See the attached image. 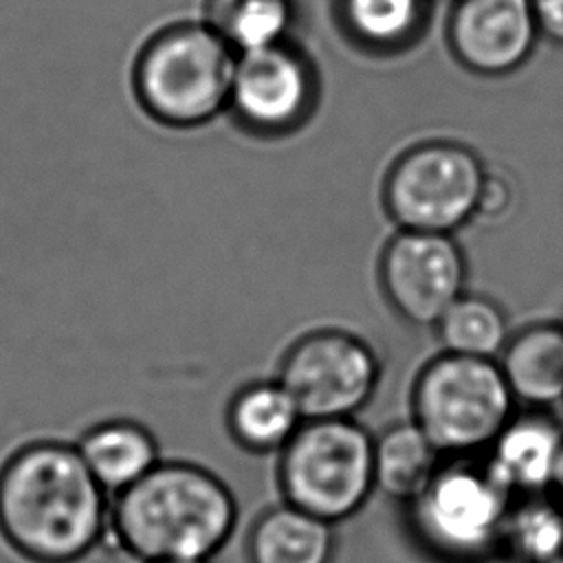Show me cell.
Listing matches in <instances>:
<instances>
[{
  "instance_id": "cell-1",
  "label": "cell",
  "mask_w": 563,
  "mask_h": 563,
  "mask_svg": "<svg viewBox=\"0 0 563 563\" xmlns=\"http://www.w3.org/2000/svg\"><path fill=\"white\" fill-rule=\"evenodd\" d=\"M108 528V493L75 444L35 440L0 464V534L22 559L77 563Z\"/></svg>"
},
{
  "instance_id": "cell-2",
  "label": "cell",
  "mask_w": 563,
  "mask_h": 563,
  "mask_svg": "<svg viewBox=\"0 0 563 563\" xmlns=\"http://www.w3.org/2000/svg\"><path fill=\"white\" fill-rule=\"evenodd\" d=\"M235 521V497L218 475L189 462H158L114 495L108 530L143 563L209 561Z\"/></svg>"
},
{
  "instance_id": "cell-3",
  "label": "cell",
  "mask_w": 563,
  "mask_h": 563,
  "mask_svg": "<svg viewBox=\"0 0 563 563\" xmlns=\"http://www.w3.org/2000/svg\"><path fill=\"white\" fill-rule=\"evenodd\" d=\"M235 64V48L211 24L163 26L136 55L134 97L156 123L202 125L231 103Z\"/></svg>"
},
{
  "instance_id": "cell-4",
  "label": "cell",
  "mask_w": 563,
  "mask_h": 563,
  "mask_svg": "<svg viewBox=\"0 0 563 563\" xmlns=\"http://www.w3.org/2000/svg\"><path fill=\"white\" fill-rule=\"evenodd\" d=\"M279 453L284 501L332 526L354 517L374 490V438L352 418L303 420Z\"/></svg>"
},
{
  "instance_id": "cell-5",
  "label": "cell",
  "mask_w": 563,
  "mask_h": 563,
  "mask_svg": "<svg viewBox=\"0 0 563 563\" xmlns=\"http://www.w3.org/2000/svg\"><path fill=\"white\" fill-rule=\"evenodd\" d=\"M413 422L442 455L488 449L512 418L515 396L499 361L444 352L413 385Z\"/></svg>"
},
{
  "instance_id": "cell-6",
  "label": "cell",
  "mask_w": 563,
  "mask_h": 563,
  "mask_svg": "<svg viewBox=\"0 0 563 563\" xmlns=\"http://www.w3.org/2000/svg\"><path fill=\"white\" fill-rule=\"evenodd\" d=\"M407 508L411 532L427 552L449 563H473L504 539L512 495L486 462L457 457L442 464Z\"/></svg>"
},
{
  "instance_id": "cell-7",
  "label": "cell",
  "mask_w": 563,
  "mask_h": 563,
  "mask_svg": "<svg viewBox=\"0 0 563 563\" xmlns=\"http://www.w3.org/2000/svg\"><path fill=\"white\" fill-rule=\"evenodd\" d=\"M479 158L457 143L407 150L385 180V207L402 231L453 233L477 209L486 183Z\"/></svg>"
},
{
  "instance_id": "cell-8",
  "label": "cell",
  "mask_w": 563,
  "mask_h": 563,
  "mask_svg": "<svg viewBox=\"0 0 563 563\" xmlns=\"http://www.w3.org/2000/svg\"><path fill=\"white\" fill-rule=\"evenodd\" d=\"M279 383L295 398L303 420L352 418L376 389L378 361L361 339L321 330L290 347Z\"/></svg>"
},
{
  "instance_id": "cell-9",
  "label": "cell",
  "mask_w": 563,
  "mask_h": 563,
  "mask_svg": "<svg viewBox=\"0 0 563 563\" xmlns=\"http://www.w3.org/2000/svg\"><path fill=\"white\" fill-rule=\"evenodd\" d=\"M389 303L413 325H435L464 295L466 262L449 233L400 231L380 262Z\"/></svg>"
},
{
  "instance_id": "cell-10",
  "label": "cell",
  "mask_w": 563,
  "mask_h": 563,
  "mask_svg": "<svg viewBox=\"0 0 563 563\" xmlns=\"http://www.w3.org/2000/svg\"><path fill=\"white\" fill-rule=\"evenodd\" d=\"M314 77L306 57L286 42L238 55L231 103L257 132H286L308 112Z\"/></svg>"
},
{
  "instance_id": "cell-11",
  "label": "cell",
  "mask_w": 563,
  "mask_h": 563,
  "mask_svg": "<svg viewBox=\"0 0 563 563\" xmlns=\"http://www.w3.org/2000/svg\"><path fill=\"white\" fill-rule=\"evenodd\" d=\"M541 37L532 0H457L449 44L462 66L497 77L517 70Z\"/></svg>"
},
{
  "instance_id": "cell-12",
  "label": "cell",
  "mask_w": 563,
  "mask_h": 563,
  "mask_svg": "<svg viewBox=\"0 0 563 563\" xmlns=\"http://www.w3.org/2000/svg\"><path fill=\"white\" fill-rule=\"evenodd\" d=\"M563 446L561 429L541 413L512 416L488 446L486 466L515 495H537L552 484Z\"/></svg>"
},
{
  "instance_id": "cell-13",
  "label": "cell",
  "mask_w": 563,
  "mask_h": 563,
  "mask_svg": "<svg viewBox=\"0 0 563 563\" xmlns=\"http://www.w3.org/2000/svg\"><path fill=\"white\" fill-rule=\"evenodd\" d=\"M75 446L108 495H119L161 462L152 431L132 418L97 422L84 431Z\"/></svg>"
},
{
  "instance_id": "cell-14",
  "label": "cell",
  "mask_w": 563,
  "mask_h": 563,
  "mask_svg": "<svg viewBox=\"0 0 563 563\" xmlns=\"http://www.w3.org/2000/svg\"><path fill=\"white\" fill-rule=\"evenodd\" d=\"M334 526L284 501L264 510L251 526V563H332Z\"/></svg>"
},
{
  "instance_id": "cell-15",
  "label": "cell",
  "mask_w": 563,
  "mask_h": 563,
  "mask_svg": "<svg viewBox=\"0 0 563 563\" xmlns=\"http://www.w3.org/2000/svg\"><path fill=\"white\" fill-rule=\"evenodd\" d=\"M497 361L515 400L537 407L563 402V325L521 330Z\"/></svg>"
},
{
  "instance_id": "cell-16",
  "label": "cell",
  "mask_w": 563,
  "mask_h": 563,
  "mask_svg": "<svg viewBox=\"0 0 563 563\" xmlns=\"http://www.w3.org/2000/svg\"><path fill=\"white\" fill-rule=\"evenodd\" d=\"M442 453L413 422H398L374 438V488L409 504L433 479Z\"/></svg>"
},
{
  "instance_id": "cell-17",
  "label": "cell",
  "mask_w": 563,
  "mask_h": 563,
  "mask_svg": "<svg viewBox=\"0 0 563 563\" xmlns=\"http://www.w3.org/2000/svg\"><path fill=\"white\" fill-rule=\"evenodd\" d=\"M229 431L251 453L282 451L303 422V416L288 394L275 383H255L242 389L229 407Z\"/></svg>"
},
{
  "instance_id": "cell-18",
  "label": "cell",
  "mask_w": 563,
  "mask_h": 563,
  "mask_svg": "<svg viewBox=\"0 0 563 563\" xmlns=\"http://www.w3.org/2000/svg\"><path fill=\"white\" fill-rule=\"evenodd\" d=\"M292 20V0L207 2V24H211L235 48L238 55L286 42Z\"/></svg>"
},
{
  "instance_id": "cell-19",
  "label": "cell",
  "mask_w": 563,
  "mask_h": 563,
  "mask_svg": "<svg viewBox=\"0 0 563 563\" xmlns=\"http://www.w3.org/2000/svg\"><path fill=\"white\" fill-rule=\"evenodd\" d=\"M343 29L367 48L407 46L424 24L427 0H336Z\"/></svg>"
},
{
  "instance_id": "cell-20",
  "label": "cell",
  "mask_w": 563,
  "mask_h": 563,
  "mask_svg": "<svg viewBox=\"0 0 563 563\" xmlns=\"http://www.w3.org/2000/svg\"><path fill=\"white\" fill-rule=\"evenodd\" d=\"M444 352L497 361L508 343L506 317L497 303L462 295L435 323Z\"/></svg>"
},
{
  "instance_id": "cell-21",
  "label": "cell",
  "mask_w": 563,
  "mask_h": 563,
  "mask_svg": "<svg viewBox=\"0 0 563 563\" xmlns=\"http://www.w3.org/2000/svg\"><path fill=\"white\" fill-rule=\"evenodd\" d=\"M541 37L563 46V0H532Z\"/></svg>"
},
{
  "instance_id": "cell-22",
  "label": "cell",
  "mask_w": 563,
  "mask_h": 563,
  "mask_svg": "<svg viewBox=\"0 0 563 563\" xmlns=\"http://www.w3.org/2000/svg\"><path fill=\"white\" fill-rule=\"evenodd\" d=\"M506 205H508V187H506V183H504V180H497V178H493V176H486L477 213L497 216L499 211H504Z\"/></svg>"
},
{
  "instance_id": "cell-23",
  "label": "cell",
  "mask_w": 563,
  "mask_h": 563,
  "mask_svg": "<svg viewBox=\"0 0 563 563\" xmlns=\"http://www.w3.org/2000/svg\"><path fill=\"white\" fill-rule=\"evenodd\" d=\"M550 488L554 490L556 504L563 508V446H561V453H559V460H556V468H554V475H552V484H550Z\"/></svg>"
},
{
  "instance_id": "cell-24",
  "label": "cell",
  "mask_w": 563,
  "mask_h": 563,
  "mask_svg": "<svg viewBox=\"0 0 563 563\" xmlns=\"http://www.w3.org/2000/svg\"><path fill=\"white\" fill-rule=\"evenodd\" d=\"M152 563H209V561H152Z\"/></svg>"
},
{
  "instance_id": "cell-25",
  "label": "cell",
  "mask_w": 563,
  "mask_h": 563,
  "mask_svg": "<svg viewBox=\"0 0 563 563\" xmlns=\"http://www.w3.org/2000/svg\"><path fill=\"white\" fill-rule=\"evenodd\" d=\"M446 2H453V4H455V2H457V0H446Z\"/></svg>"
}]
</instances>
